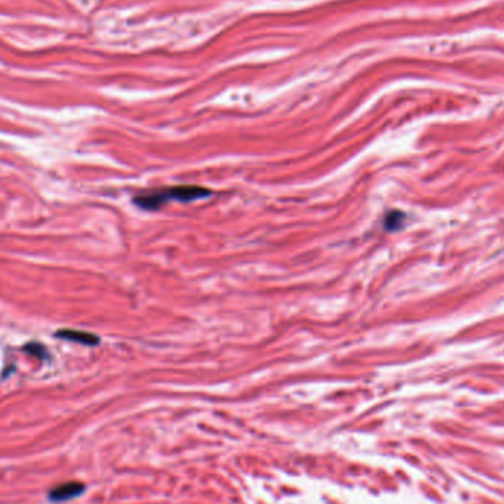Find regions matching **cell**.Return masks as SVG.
<instances>
[{
  "mask_svg": "<svg viewBox=\"0 0 504 504\" xmlns=\"http://www.w3.org/2000/svg\"><path fill=\"white\" fill-rule=\"evenodd\" d=\"M211 191L201 188V186H171V188H163V189H154L143 192L138 195L133 202H135L139 208L154 211L164 207L168 201H180V202H191L196 201V199H201L205 196H209Z\"/></svg>",
  "mask_w": 504,
  "mask_h": 504,
  "instance_id": "1",
  "label": "cell"
},
{
  "mask_svg": "<svg viewBox=\"0 0 504 504\" xmlns=\"http://www.w3.org/2000/svg\"><path fill=\"white\" fill-rule=\"evenodd\" d=\"M25 351L30 353V354H34L38 358H45L46 357V351L43 348V345H40V343H29L25 347Z\"/></svg>",
  "mask_w": 504,
  "mask_h": 504,
  "instance_id": "5",
  "label": "cell"
},
{
  "mask_svg": "<svg viewBox=\"0 0 504 504\" xmlns=\"http://www.w3.org/2000/svg\"><path fill=\"white\" fill-rule=\"evenodd\" d=\"M404 223V214L400 211H392L385 218V228L387 230H398Z\"/></svg>",
  "mask_w": 504,
  "mask_h": 504,
  "instance_id": "4",
  "label": "cell"
},
{
  "mask_svg": "<svg viewBox=\"0 0 504 504\" xmlns=\"http://www.w3.org/2000/svg\"><path fill=\"white\" fill-rule=\"evenodd\" d=\"M57 338L65 339V341H73L83 345H89V347H95L101 342V339L95 334H89V332H80V330H71V329H64L58 330L55 334Z\"/></svg>",
  "mask_w": 504,
  "mask_h": 504,
  "instance_id": "3",
  "label": "cell"
},
{
  "mask_svg": "<svg viewBox=\"0 0 504 504\" xmlns=\"http://www.w3.org/2000/svg\"><path fill=\"white\" fill-rule=\"evenodd\" d=\"M84 489L86 487L82 482H75V481L65 482L49 491V500L53 503L70 501L82 496L84 493Z\"/></svg>",
  "mask_w": 504,
  "mask_h": 504,
  "instance_id": "2",
  "label": "cell"
}]
</instances>
